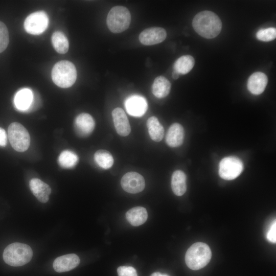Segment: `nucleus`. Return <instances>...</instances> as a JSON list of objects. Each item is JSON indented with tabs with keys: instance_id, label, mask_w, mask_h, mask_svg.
Masks as SVG:
<instances>
[{
	"instance_id": "6ab92c4d",
	"label": "nucleus",
	"mask_w": 276,
	"mask_h": 276,
	"mask_svg": "<svg viewBox=\"0 0 276 276\" xmlns=\"http://www.w3.org/2000/svg\"><path fill=\"white\" fill-rule=\"evenodd\" d=\"M148 214L145 208L136 206L127 211L126 218L133 226H137L144 223L147 219Z\"/></svg>"
},
{
	"instance_id": "7c9ffc66",
	"label": "nucleus",
	"mask_w": 276,
	"mask_h": 276,
	"mask_svg": "<svg viewBox=\"0 0 276 276\" xmlns=\"http://www.w3.org/2000/svg\"><path fill=\"white\" fill-rule=\"evenodd\" d=\"M7 135L5 130L0 127V146L5 147L7 144Z\"/></svg>"
},
{
	"instance_id": "dca6fc26",
	"label": "nucleus",
	"mask_w": 276,
	"mask_h": 276,
	"mask_svg": "<svg viewBox=\"0 0 276 276\" xmlns=\"http://www.w3.org/2000/svg\"><path fill=\"white\" fill-rule=\"evenodd\" d=\"M267 82V77L264 73L260 72H255L248 78V89L252 94L260 95L264 91Z\"/></svg>"
},
{
	"instance_id": "39448f33",
	"label": "nucleus",
	"mask_w": 276,
	"mask_h": 276,
	"mask_svg": "<svg viewBox=\"0 0 276 276\" xmlns=\"http://www.w3.org/2000/svg\"><path fill=\"white\" fill-rule=\"evenodd\" d=\"M131 14L125 7H112L108 13L106 23L109 30L113 33H121L127 30L130 24Z\"/></svg>"
},
{
	"instance_id": "ddd939ff",
	"label": "nucleus",
	"mask_w": 276,
	"mask_h": 276,
	"mask_svg": "<svg viewBox=\"0 0 276 276\" xmlns=\"http://www.w3.org/2000/svg\"><path fill=\"white\" fill-rule=\"evenodd\" d=\"M112 116L117 132L120 135L126 136L130 131V125L124 110L120 107L114 108Z\"/></svg>"
},
{
	"instance_id": "4468645a",
	"label": "nucleus",
	"mask_w": 276,
	"mask_h": 276,
	"mask_svg": "<svg viewBox=\"0 0 276 276\" xmlns=\"http://www.w3.org/2000/svg\"><path fill=\"white\" fill-rule=\"evenodd\" d=\"M80 263L79 257L75 254L60 256L54 261L53 268L58 272L68 271L76 268Z\"/></svg>"
},
{
	"instance_id": "9b49d317",
	"label": "nucleus",
	"mask_w": 276,
	"mask_h": 276,
	"mask_svg": "<svg viewBox=\"0 0 276 276\" xmlns=\"http://www.w3.org/2000/svg\"><path fill=\"white\" fill-rule=\"evenodd\" d=\"M125 107L129 114L139 117L146 112L148 104L146 99L143 96L132 95L125 100Z\"/></svg>"
},
{
	"instance_id": "5701e85b",
	"label": "nucleus",
	"mask_w": 276,
	"mask_h": 276,
	"mask_svg": "<svg viewBox=\"0 0 276 276\" xmlns=\"http://www.w3.org/2000/svg\"><path fill=\"white\" fill-rule=\"evenodd\" d=\"M194 64L195 60L192 56L183 55L175 62L174 70L179 74H186L191 71Z\"/></svg>"
},
{
	"instance_id": "20e7f679",
	"label": "nucleus",
	"mask_w": 276,
	"mask_h": 276,
	"mask_svg": "<svg viewBox=\"0 0 276 276\" xmlns=\"http://www.w3.org/2000/svg\"><path fill=\"white\" fill-rule=\"evenodd\" d=\"M52 78L59 87L68 88L72 86L77 79V71L74 64L67 60L57 62L52 71Z\"/></svg>"
},
{
	"instance_id": "2eb2a0df",
	"label": "nucleus",
	"mask_w": 276,
	"mask_h": 276,
	"mask_svg": "<svg viewBox=\"0 0 276 276\" xmlns=\"http://www.w3.org/2000/svg\"><path fill=\"white\" fill-rule=\"evenodd\" d=\"M29 186L31 191L40 202L45 203L48 201L51 189L47 183L35 178L30 181Z\"/></svg>"
},
{
	"instance_id": "393cba45",
	"label": "nucleus",
	"mask_w": 276,
	"mask_h": 276,
	"mask_svg": "<svg viewBox=\"0 0 276 276\" xmlns=\"http://www.w3.org/2000/svg\"><path fill=\"white\" fill-rule=\"evenodd\" d=\"M79 160L78 155L71 150H64L58 157L59 165L63 168L70 169L74 167Z\"/></svg>"
},
{
	"instance_id": "cd10ccee",
	"label": "nucleus",
	"mask_w": 276,
	"mask_h": 276,
	"mask_svg": "<svg viewBox=\"0 0 276 276\" xmlns=\"http://www.w3.org/2000/svg\"><path fill=\"white\" fill-rule=\"evenodd\" d=\"M9 42L8 30L5 24L0 21V53L6 50Z\"/></svg>"
},
{
	"instance_id": "c85d7f7f",
	"label": "nucleus",
	"mask_w": 276,
	"mask_h": 276,
	"mask_svg": "<svg viewBox=\"0 0 276 276\" xmlns=\"http://www.w3.org/2000/svg\"><path fill=\"white\" fill-rule=\"evenodd\" d=\"M117 272L119 276H137L135 269L131 266H120Z\"/></svg>"
},
{
	"instance_id": "423d86ee",
	"label": "nucleus",
	"mask_w": 276,
	"mask_h": 276,
	"mask_svg": "<svg viewBox=\"0 0 276 276\" xmlns=\"http://www.w3.org/2000/svg\"><path fill=\"white\" fill-rule=\"evenodd\" d=\"M8 136L13 148L18 152L28 149L30 144V137L27 130L17 122L12 123L8 127Z\"/></svg>"
},
{
	"instance_id": "0eeeda50",
	"label": "nucleus",
	"mask_w": 276,
	"mask_h": 276,
	"mask_svg": "<svg viewBox=\"0 0 276 276\" xmlns=\"http://www.w3.org/2000/svg\"><path fill=\"white\" fill-rule=\"evenodd\" d=\"M243 165L238 157L230 156L224 157L219 165V174L223 179L233 180L242 173Z\"/></svg>"
},
{
	"instance_id": "9d476101",
	"label": "nucleus",
	"mask_w": 276,
	"mask_h": 276,
	"mask_svg": "<svg viewBox=\"0 0 276 276\" xmlns=\"http://www.w3.org/2000/svg\"><path fill=\"white\" fill-rule=\"evenodd\" d=\"M167 37L166 30L160 27H152L145 29L139 35L141 43L151 45L163 42Z\"/></svg>"
},
{
	"instance_id": "473e14b6",
	"label": "nucleus",
	"mask_w": 276,
	"mask_h": 276,
	"mask_svg": "<svg viewBox=\"0 0 276 276\" xmlns=\"http://www.w3.org/2000/svg\"><path fill=\"white\" fill-rule=\"evenodd\" d=\"M150 276H169L167 274H162L158 272L153 273Z\"/></svg>"
},
{
	"instance_id": "aec40b11",
	"label": "nucleus",
	"mask_w": 276,
	"mask_h": 276,
	"mask_svg": "<svg viewBox=\"0 0 276 276\" xmlns=\"http://www.w3.org/2000/svg\"><path fill=\"white\" fill-rule=\"evenodd\" d=\"M187 177L181 170L173 172L171 178V188L173 193L177 196H182L187 190Z\"/></svg>"
},
{
	"instance_id": "bb28decb",
	"label": "nucleus",
	"mask_w": 276,
	"mask_h": 276,
	"mask_svg": "<svg viewBox=\"0 0 276 276\" xmlns=\"http://www.w3.org/2000/svg\"><path fill=\"white\" fill-rule=\"evenodd\" d=\"M258 39L263 41H270L276 37V29L271 27L259 30L256 33Z\"/></svg>"
},
{
	"instance_id": "6e6552de",
	"label": "nucleus",
	"mask_w": 276,
	"mask_h": 276,
	"mask_svg": "<svg viewBox=\"0 0 276 276\" xmlns=\"http://www.w3.org/2000/svg\"><path fill=\"white\" fill-rule=\"evenodd\" d=\"M49 17L44 11H37L30 14L24 22L26 31L32 35L42 33L48 28Z\"/></svg>"
},
{
	"instance_id": "a211bd4d",
	"label": "nucleus",
	"mask_w": 276,
	"mask_h": 276,
	"mask_svg": "<svg viewBox=\"0 0 276 276\" xmlns=\"http://www.w3.org/2000/svg\"><path fill=\"white\" fill-rule=\"evenodd\" d=\"M34 93L29 88L20 89L14 98V106L21 111H28L33 102Z\"/></svg>"
},
{
	"instance_id": "f257e3e1",
	"label": "nucleus",
	"mask_w": 276,
	"mask_h": 276,
	"mask_svg": "<svg viewBox=\"0 0 276 276\" xmlns=\"http://www.w3.org/2000/svg\"><path fill=\"white\" fill-rule=\"evenodd\" d=\"M192 26L199 35L208 39L216 37L222 29L220 18L215 13L207 10L200 12L194 16Z\"/></svg>"
},
{
	"instance_id": "4be33fe9",
	"label": "nucleus",
	"mask_w": 276,
	"mask_h": 276,
	"mask_svg": "<svg viewBox=\"0 0 276 276\" xmlns=\"http://www.w3.org/2000/svg\"><path fill=\"white\" fill-rule=\"evenodd\" d=\"M147 126L150 138L153 141L158 142L163 139L164 129L156 117H150L147 120Z\"/></svg>"
},
{
	"instance_id": "b1692460",
	"label": "nucleus",
	"mask_w": 276,
	"mask_h": 276,
	"mask_svg": "<svg viewBox=\"0 0 276 276\" xmlns=\"http://www.w3.org/2000/svg\"><path fill=\"white\" fill-rule=\"evenodd\" d=\"M52 42L54 49L60 54H65L68 50L69 43L66 36L61 31L53 33Z\"/></svg>"
},
{
	"instance_id": "412c9836",
	"label": "nucleus",
	"mask_w": 276,
	"mask_h": 276,
	"mask_svg": "<svg viewBox=\"0 0 276 276\" xmlns=\"http://www.w3.org/2000/svg\"><path fill=\"white\" fill-rule=\"evenodd\" d=\"M171 87L170 81L165 77H157L152 84V93L156 98H163L169 94Z\"/></svg>"
},
{
	"instance_id": "2f4dec72",
	"label": "nucleus",
	"mask_w": 276,
	"mask_h": 276,
	"mask_svg": "<svg viewBox=\"0 0 276 276\" xmlns=\"http://www.w3.org/2000/svg\"><path fill=\"white\" fill-rule=\"evenodd\" d=\"M179 74L176 71H174L172 74V78L174 79H177L179 77Z\"/></svg>"
},
{
	"instance_id": "f8f14e48",
	"label": "nucleus",
	"mask_w": 276,
	"mask_h": 276,
	"mask_svg": "<svg viewBox=\"0 0 276 276\" xmlns=\"http://www.w3.org/2000/svg\"><path fill=\"white\" fill-rule=\"evenodd\" d=\"M95 126V121L88 113H82L75 120V130L77 134L80 137L88 136L93 131Z\"/></svg>"
},
{
	"instance_id": "7ed1b4c3",
	"label": "nucleus",
	"mask_w": 276,
	"mask_h": 276,
	"mask_svg": "<svg viewBox=\"0 0 276 276\" xmlns=\"http://www.w3.org/2000/svg\"><path fill=\"white\" fill-rule=\"evenodd\" d=\"M32 256V250L28 245L18 242L8 245L3 255L5 263L12 266L24 265L31 260Z\"/></svg>"
},
{
	"instance_id": "1a4fd4ad",
	"label": "nucleus",
	"mask_w": 276,
	"mask_h": 276,
	"mask_svg": "<svg viewBox=\"0 0 276 276\" xmlns=\"http://www.w3.org/2000/svg\"><path fill=\"white\" fill-rule=\"evenodd\" d=\"M121 185L123 189L129 193L135 194L142 191L145 187L144 177L135 172H129L122 177Z\"/></svg>"
},
{
	"instance_id": "a878e982",
	"label": "nucleus",
	"mask_w": 276,
	"mask_h": 276,
	"mask_svg": "<svg viewBox=\"0 0 276 276\" xmlns=\"http://www.w3.org/2000/svg\"><path fill=\"white\" fill-rule=\"evenodd\" d=\"M97 164L101 168L107 169L112 167L114 160L111 154L106 150H99L94 154Z\"/></svg>"
},
{
	"instance_id": "c756f323",
	"label": "nucleus",
	"mask_w": 276,
	"mask_h": 276,
	"mask_svg": "<svg viewBox=\"0 0 276 276\" xmlns=\"http://www.w3.org/2000/svg\"><path fill=\"white\" fill-rule=\"evenodd\" d=\"M266 238L268 240L272 243L276 242V223L274 221L270 227L269 228L267 235Z\"/></svg>"
},
{
	"instance_id": "f3484780",
	"label": "nucleus",
	"mask_w": 276,
	"mask_h": 276,
	"mask_svg": "<svg viewBox=\"0 0 276 276\" xmlns=\"http://www.w3.org/2000/svg\"><path fill=\"white\" fill-rule=\"evenodd\" d=\"M185 136L184 129L181 125L175 123L168 129L166 142L167 145L172 148L180 146L183 142Z\"/></svg>"
},
{
	"instance_id": "f03ea898",
	"label": "nucleus",
	"mask_w": 276,
	"mask_h": 276,
	"mask_svg": "<svg viewBox=\"0 0 276 276\" xmlns=\"http://www.w3.org/2000/svg\"><path fill=\"white\" fill-rule=\"evenodd\" d=\"M211 257L212 252L208 245L199 242L194 243L188 249L185 262L191 269L199 270L209 263Z\"/></svg>"
}]
</instances>
